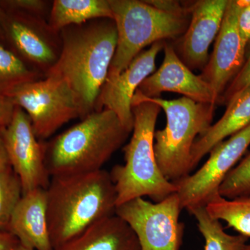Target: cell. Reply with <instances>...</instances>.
<instances>
[{"label":"cell","mask_w":250,"mask_h":250,"mask_svg":"<svg viewBox=\"0 0 250 250\" xmlns=\"http://www.w3.org/2000/svg\"><path fill=\"white\" fill-rule=\"evenodd\" d=\"M62 51L47 75L62 79L80 100L83 116L95 111L97 99L117 45L114 21L108 18L69 26L60 31Z\"/></svg>","instance_id":"6da1fadb"},{"label":"cell","mask_w":250,"mask_h":250,"mask_svg":"<svg viewBox=\"0 0 250 250\" xmlns=\"http://www.w3.org/2000/svg\"><path fill=\"white\" fill-rule=\"evenodd\" d=\"M46 193L49 236L54 249L94 224L116 214V188L110 172L103 169L51 177Z\"/></svg>","instance_id":"7a4b0ae2"},{"label":"cell","mask_w":250,"mask_h":250,"mask_svg":"<svg viewBox=\"0 0 250 250\" xmlns=\"http://www.w3.org/2000/svg\"><path fill=\"white\" fill-rule=\"evenodd\" d=\"M131 134L110 110L95 111L45 142V164L51 177L102 170Z\"/></svg>","instance_id":"3957f363"},{"label":"cell","mask_w":250,"mask_h":250,"mask_svg":"<svg viewBox=\"0 0 250 250\" xmlns=\"http://www.w3.org/2000/svg\"><path fill=\"white\" fill-rule=\"evenodd\" d=\"M161 107L150 102L132 105V136L123 147L124 165L113 167L110 175L117 193V207L139 197L159 202L177 188L161 173L154 154V133Z\"/></svg>","instance_id":"277c9868"},{"label":"cell","mask_w":250,"mask_h":250,"mask_svg":"<svg viewBox=\"0 0 250 250\" xmlns=\"http://www.w3.org/2000/svg\"><path fill=\"white\" fill-rule=\"evenodd\" d=\"M142 101L156 104L165 112V128L154 133V154L161 173L174 183L192 172V146L211 126L215 105L185 97L173 100L148 98L136 91L132 105Z\"/></svg>","instance_id":"5b68a950"},{"label":"cell","mask_w":250,"mask_h":250,"mask_svg":"<svg viewBox=\"0 0 250 250\" xmlns=\"http://www.w3.org/2000/svg\"><path fill=\"white\" fill-rule=\"evenodd\" d=\"M108 1L116 24L117 45L108 75L124 71L144 47L174 39L187 31L186 14L164 11L147 1Z\"/></svg>","instance_id":"8992f818"},{"label":"cell","mask_w":250,"mask_h":250,"mask_svg":"<svg viewBox=\"0 0 250 250\" xmlns=\"http://www.w3.org/2000/svg\"><path fill=\"white\" fill-rule=\"evenodd\" d=\"M10 98L30 118L36 137L48 139L75 118H84L80 100L62 79L54 75L18 87Z\"/></svg>","instance_id":"52a82bcc"},{"label":"cell","mask_w":250,"mask_h":250,"mask_svg":"<svg viewBox=\"0 0 250 250\" xmlns=\"http://www.w3.org/2000/svg\"><path fill=\"white\" fill-rule=\"evenodd\" d=\"M182 209L175 192L156 203L143 197L130 200L116 207V215L133 230L141 250H179L184 233L179 221Z\"/></svg>","instance_id":"ba28073f"},{"label":"cell","mask_w":250,"mask_h":250,"mask_svg":"<svg viewBox=\"0 0 250 250\" xmlns=\"http://www.w3.org/2000/svg\"><path fill=\"white\" fill-rule=\"evenodd\" d=\"M2 10V43L45 77L60 56V33L54 31L45 18Z\"/></svg>","instance_id":"9c48e42d"},{"label":"cell","mask_w":250,"mask_h":250,"mask_svg":"<svg viewBox=\"0 0 250 250\" xmlns=\"http://www.w3.org/2000/svg\"><path fill=\"white\" fill-rule=\"evenodd\" d=\"M250 146V124L219 143L210 151L208 160L192 174L174 182L183 209L206 206L224 179L236 166Z\"/></svg>","instance_id":"30bf717a"},{"label":"cell","mask_w":250,"mask_h":250,"mask_svg":"<svg viewBox=\"0 0 250 250\" xmlns=\"http://www.w3.org/2000/svg\"><path fill=\"white\" fill-rule=\"evenodd\" d=\"M2 136L10 165L21 180L23 194L47 189L51 177L45 164V142L36 137L30 118L22 108L16 106Z\"/></svg>","instance_id":"8fae6325"},{"label":"cell","mask_w":250,"mask_h":250,"mask_svg":"<svg viewBox=\"0 0 250 250\" xmlns=\"http://www.w3.org/2000/svg\"><path fill=\"white\" fill-rule=\"evenodd\" d=\"M165 43L164 41L155 42L140 53L119 75H107L95 103V111H113L125 129L132 132L133 98L143 81L155 72L156 56Z\"/></svg>","instance_id":"7c38bea8"},{"label":"cell","mask_w":250,"mask_h":250,"mask_svg":"<svg viewBox=\"0 0 250 250\" xmlns=\"http://www.w3.org/2000/svg\"><path fill=\"white\" fill-rule=\"evenodd\" d=\"M238 9V0H229L213 53L200 75L211 87L218 103L246 62L247 45L237 24Z\"/></svg>","instance_id":"4fadbf2b"},{"label":"cell","mask_w":250,"mask_h":250,"mask_svg":"<svg viewBox=\"0 0 250 250\" xmlns=\"http://www.w3.org/2000/svg\"><path fill=\"white\" fill-rule=\"evenodd\" d=\"M164 59L160 67L143 81L137 92L148 98H160L161 93L171 92L182 94L197 103H218L209 84L201 76L192 73L179 58L170 44L165 43Z\"/></svg>","instance_id":"5bb4252c"},{"label":"cell","mask_w":250,"mask_h":250,"mask_svg":"<svg viewBox=\"0 0 250 250\" xmlns=\"http://www.w3.org/2000/svg\"><path fill=\"white\" fill-rule=\"evenodd\" d=\"M229 0H202L194 4L191 21L182 41V56L187 66L205 67L208 62V49L216 39Z\"/></svg>","instance_id":"9a60e30c"},{"label":"cell","mask_w":250,"mask_h":250,"mask_svg":"<svg viewBox=\"0 0 250 250\" xmlns=\"http://www.w3.org/2000/svg\"><path fill=\"white\" fill-rule=\"evenodd\" d=\"M8 231L21 244L34 250H54L47 221L46 189L23 194L15 209Z\"/></svg>","instance_id":"2e32d148"},{"label":"cell","mask_w":250,"mask_h":250,"mask_svg":"<svg viewBox=\"0 0 250 250\" xmlns=\"http://www.w3.org/2000/svg\"><path fill=\"white\" fill-rule=\"evenodd\" d=\"M54 250H141L137 237L116 214L98 222Z\"/></svg>","instance_id":"e0dca14e"},{"label":"cell","mask_w":250,"mask_h":250,"mask_svg":"<svg viewBox=\"0 0 250 250\" xmlns=\"http://www.w3.org/2000/svg\"><path fill=\"white\" fill-rule=\"evenodd\" d=\"M227 106L223 117L194 143L190 158L192 170L217 144L250 124V85L234 95Z\"/></svg>","instance_id":"ac0fdd59"},{"label":"cell","mask_w":250,"mask_h":250,"mask_svg":"<svg viewBox=\"0 0 250 250\" xmlns=\"http://www.w3.org/2000/svg\"><path fill=\"white\" fill-rule=\"evenodd\" d=\"M100 18L113 20L108 0H54L48 22L54 31Z\"/></svg>","instance_id":"d6986e66"},{"label":"cell","mask_w":250,"mask_h":250,"mask_svg":"<svg viewBox=\"0 0 250 250\" xmlns=\"http://www.w3.org/2000/svg\"><path fill=\"white\" fill-rule=\"evenodd\" d=\"M212 218L225 222L240 235L250 237V196L229 199L217 194L205 206Z\"/></svg>","instance_id":"ffe728a7"},{"label":"cell","mask_w":250,"mask_h":250,"mask_svg":"<svg viewBox=\"0 0 250 250\" xmlns=\"http://www.w3.org/2000/svg\"><path fill=\"white\" fill-rule=\"evenodd\" d=\"M196 219L197 228L205 241V250H245L248 238L225 232L220 220L212 218L205 206L188 210Z\"/></svg>","instance_id":"44dd1931"},{"label":"cell","mask_w":250,"mask_h":250,"mask_svg":"<svg viewBox=\"0 0 250 250\" xmlns=\"http://www.w3.org/2000/svg\"><path fill=\"white\" fill-rule=\"evenodd\" d=\"M45 77L0 42V95L10 97L18 87Z\"/></svg>","instance_id":"7402d4cb"},{"label":"cell","mask_w":250,"mask_h":250,"mask_svg":"<svg viewBox=\"0 0 250 250\" xmlns=\"http://www.w3.org/2000/svg\"><path fill=\"white\" fill-rule=\"evenodd\" d=\"M23 195L22 184L13 169L0 171V231H7Z\"/></svg>","instance_id":"603a6c76"},{"label":"cell","mask_w":250,"mask_h":250,"mask_svg":"<svg viewBox=\"0 0 250 250\" xmlns=\"http://www.w3.org/2000/svg\"><path fill=\"white\" fill-rule=\"evenodd\" d=\"M218 192L229 200L250 196V153L229 172Z\"/></svg>","instance_id":"cb8c5ba5"},{"label":"cell","mask_w":250,"mask_h":250,"mask_svg":"<svg viewBox=\"0 0 250 250\" xmlns=\"http://www.w3.org/2000/svg\"><path fill=\"white\" fill-rule=\"evenodd\" d=\"M52 4V1L45 0H0V6L3 9L45 18L47 21Z\"/></svg>","instance_id":"d4e9b609"},{"label":"cell","mask_w":250,"mask_h":250,"mask_svg":"<svg viewBox=\"0 0 250 250\" xmlns=\"http://www.w3.org/2000/svg\"><path fill=\"white\" fill-rule=\"evenodd\" d=\"M250 85V52L243 67L225 90L219 103L228 104L234 95Z\"/></svg>","instance_id":"484cf974"},{"label":"cell","mask_w":250,"mask_h":250,"mask_svg":"<svg viewBox=\"0 0 250 250\" xmlns=\"http://www.w3.org/2000/svg\"><path fill=\"white\" fill-rule=\"evenodd\" d=\"M238 31L247 47L250 45V0H238Z\"/></svg>","instance_id":"4316f807"},{"label":"cell","mask_w":250,"mask_h":250,"mask_svg":"<svg viewBox=\"0 0 250 250\" xmlns=\"http://www.w3.org/2000/svg\"><path fill=\"white\" fill-rule=\"evenodd\" d=\"M16 105L12 99L0 95V131L6 129L14 118Z\"/></svg>","instance_id":"83f0119b"},{"label":"cell","mask_w":250,"mask_h":250,"mask_svg":"<svg viewBox=\"0 0 250 250\" xmlns=\"http://www.w3.org/2000/svg\"><path fill=\"white\" fill-rule=\"evenodd\" d=\"M17 238L7 231H0V250H14L19 244Z\"/></svg>","instance_id":"f1b7e54d"},{"label":"cell","mask_w":250,"mask_h":250,"mask_svg":"<svg viewBox=\"0 0 250 250\" xmlns=\"http://www.w3.org/2000/svg\"><path fill=\"white\" fill-rule=\"evenodd\" d=\"M11 167L9 156L3 139L2 131H0V171L7 170Z\"/></svg>","instance_id":"f546056e"},{"label":"cell","mask_w":250,"mask_h":250,"mask_svg":"<svg viewBox=\"0 0 250 250\" xmlns=\"http://www.w3.org/2000/svg\"><path fill=\"white\" fill-rule=\"evenodd\" d=\"M14 250H34L32 249V248H29V247H27L24 246V245L21 244V243L18 244V246L16 247V248Z\"/></svg>","instance_id":"4dcf8cb0"},{"label":"cell","mask_w":250,"mask_h":250,"mask_svg":"<svg viewBox=\"0 0 250 250\" xmlns=\"http://www.w3.org/2000/svg\"><path fill=\"white\" fill-rule=\"evenodd\" d=\"M3 10L1 9V6H0V42H2V31H1V15H2Z\"/></svg>","instance_id":"1f68e13d"},{"label":"cell","mask_w":250,"mask_h":250,"mask_svg":"<svg viewBox=\"0 0 250 250\" xmlns=\"http://www.w3.org/2000/svg\"><path fill=\"white\" fill-rule=\"evenodd\" d=\"M250 250V245L247 244L246 250Z\"/></svg>","instance_id":"d6a6232c"}]
</instances>
